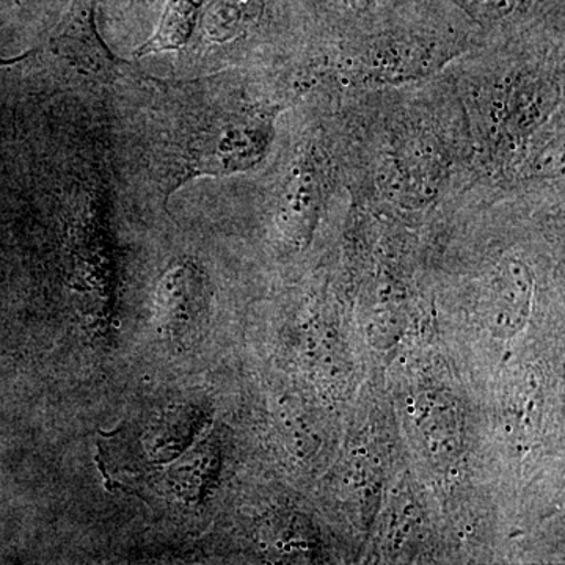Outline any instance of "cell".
<instances>
[{
  "label": "cell",
  "mask_w": 565,
  "mask_h": 565,
  "mask_svg": "<svg viewBox=\"0 0 565 565\" xmlns=\"http://www.w3.org/2000/svg\"><path fill=\"white\" fill-rule=\"evenodd\" d=\"M159 84L162 90L148 129V159L163 203L195 178L245 172L263 161L274 137L269 110L223 106L192 82Z\"/></svg>",
  "instance_id": "6da1fadb"
},
{
  "label": "cell",
  "mask_w": 565,
  "mask_h": 565,
  "mask_svg": "<svg viewBox=\"0 0 565 565\" xmlns=\"http://www.w3.org/2000/svg\"><path fill=\"white\" fill-rule=\"evenodd\" d=\"M95 9L96 0H71L58 24L17 61L41 65L68 85H111L131 76V63L118 58L99 36Z\"/></svg>",
  "instance_id": "7a4b0ae2"
},
{
  "label": "cell",
  "mask_w": 565,
  "mask_h": 565,
  "mask_svg": "<svg viewBox=\"0 0 565 565\" xmlns=\"http://www.w3.org/2000/svg\"><path fill=\"white\" fill-rule=\"evenodd\" d=\"M323 172L315 154L294 163L282 185L277 204L278 232L292 245H307L321 217L323 203Z\"/></svg>",
  "instance_id": "3957f363"
},
{
  "label": "cell",
  "mask_w": 565,
  "mask_h": 565,
  "mask_svg": "<svg viewBox=\"0 0 565 565\" xmlns=\"http://www.w3.org/2000/svg\"><path fill=\"white\" fill-rule=\"evenodd\" d=\"M533 275L525 264L509 259L498 266L486 302V322L497 338L515 337L525 329L533 308Z\"/></svg>",
  "instance_id": "277c9868"
},
{
  "label": "cell",
  "mask_w": 565,
  "mask_h": 565,
  "mask_svg": "<svg viewBox=\"0 0 565 565\" xmlns=\"http://www.w3.org/2000/svg\"><path fill=\"white\" fill-rule=\"evenodd\" d=\"M412 422L423 448L435 462L449 463L463 446L459 405L448 393L424 390L411 405Z\"/></svg>",
  "instance_id": "5b68a950"
},
{
  "label": "cell",
  "mask_w": 565,
  "mask_h": 565,
  "mask_svg": "<svg viewBox=\"0 0 565 565\" xmlns=\"http://www.w3.org/2000/svg\"><path fill=\"white\" fill-rule=\"evenodd\" d=\"M441 178L440 154L429 140L408 141L397 151L386 182L390 195L405 206H423L437 193Z\"/></svg>",
  "instance_id": "8992f818"
},
{
  "label": "cell",
  "mask_w": 565,
  "mask_h": 565,
  "mask_svg": "<svg viewBox=\"0 0 565 565\" xmlns=\"http://www.w3.org/2000/svg\"><path fill=\"white\" fill-rule=\"evenodd\" d=\"M444 57L434 44L416 40L385 41L364 52L362 70L366 77L381 82L415 79L434 70Z\"/></svg>",
  "instance_id": "52a82bcc"
},
{
  "label": "cell",
  "mask_w": 565,
  "mask_h": 565,
  "mask_svg": "<svg viewBox=\"0 0 565 565\" xmlns=\"http://www.w3.org/2000/svg\"><path fill=\"white\" fill-rule=\"evenodd\" d=\"M206 305V282L192 264H181L163 277L159 286V307L163 318L192 319Z\"/></svg>",
  "instance_id": "ba28073f"
},
{
  "label": "cell",
  "mask_w": 565,
  "mask_h": 565,
  "mask_svg": "<svg viewBox=\"0 0 565 565\" xmlns=\"http://www.w3.org/2000/svg\"><path fill=\"white\" fill-rule=\"evenodd\" d=\"M202 0H170L161 28L150 41L143 44L137 55L178 50L191 36Z\"/></svg>",
  "instance_id": "9c48e42d"
},
{
  "label": "cell",
  "mask_w": 565,
  "mask_h": 565,
  "mask_svg": "<svg viewBox=\"0 0 565 565\" xmlns=\"http://www.w3.org/2000/svg\"><path fill=\"white\" fill-rule=\"evenodd\" d=\"M390 511L386 526L390 544L394 550H403L422 531V511L408 497L394 498Z\"/></svg>",
  "instance_id": "30bf717a"
},
{
  "label": "cell",
  "mask_w": 565,
  "mask_h": 565,
  "mask_svg": "<svg viewBox=\"0 0 565 565\" xmlns=\"http://www.w3.org/2000/svg\"><path fill=\"white\" fill-rule=\"evenodd\" d=\"M470 10H473L476 14H481L484 18H497L504 17L514 7V0H463Z\"/></svg>",
  "instance_id": "8fae6325"
}]
</instances>
